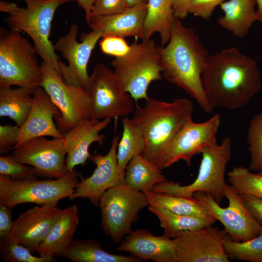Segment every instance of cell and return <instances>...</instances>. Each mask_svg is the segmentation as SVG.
<instances>
[{"instance_id":"cell-32","label":"cell","mask_w":262,"mask_h":262,"mask_svg":"<svg viewBox=\"0 0 262 262\" xmlns=\"http://www.w3.org/2000/svg\"><path fill=\"white\" fill-rule=\"evenodd\" d=\"M227 180L239 195L249 194L262 199V170L256 173L242 166L228 174Z\"/></svg>"},{"instance_id":"cell-19","label":"cell","mask_w":262,"mask_h":262,"mask_svg":"<svg viewBox=\"0 0 262 262\" xmlns=\"http://www.w3.org/2000/svg\"><path fill=\"white\" fill-rule=\"evenodd\" d=\"M61 112L49 95L41 86L34 89L33 102L29 115L20 127L19 138L12 150L26 141L36 137L50 136L63 138L53 118L60 116Z\"/></svg>"},{"instance_id":"cell-38","label":"cell","mask_w":262,"mask_h":262,"mask_svg":"<svg viewBox=\"0 0 262 262\" xmlns=\"http://www.w3.org/2000/svg\"><path fill=\"white\" fill-rule=\"evenodd\" d=\"M129 7L126 0H96L90 17L116 14L124 12Z\"/></svg>"},{"instance_id":"cell-23","label":"cell","mask_w":262,"mask_h":262,"mask_svg":"<svg viewBox=\"0 0 262 262\" xmlns=\"http://www.w3.org/2000/svg\"><path fill=\"white\" fill-rule=\"evenodd\" d=\"M79 223V210L76 205L62 209L48 234L40 245L37 252L41 256H59L73 240Z\"/></svg>"},{"instance_id":"cell-24","label":"cell","mask_w":262,"mask_h":262,"mask_svg":"<svg viewBox=\"0 0 262 262\" xmlns=\"http://www.w3.org/2000/svg\"><path fill=\"white\" fill-rule=\"evenodd\" d=\"M256 4L255 0H229L222 2L220 6L224 14L217 19L218 24L236 37H245L258 21Z\"/></svg>"},{"instance_id":"cell-26","label":"cell","mask_w":262,"mask_h":262,"mask_svg":"<svg viewBox=\"0 0 262 262\" xmlns=\"http://www.w3.org/2000/svg\"><path fill=\"white\" fill-rule=\"evenodd\" d=\"M74 262H141L132 256L109 253L100 243L94 240L73 239L69 246L59 255Z\"/></svg>"},{"instance_id":"cell-6","label":"cell","mask_w":262,"mask_h":262,"mask_svg":"<svg viewBox=\"0 0 262 262\" xmlns=\"http://www.w3.org/2000/svg\"><path fill=\"white\" fill-rule=\"evenodd\" d=\"M21 33L0 28V87L41 86L43 70L37 62L38 54Z\"/></svg>"},{"instance_id":"cell-22","label":"cell","mask_w":262,"mask_h":262,"mask_svg":"<svg viewBox=\"0 0 262 262\" xmlns=\"http://www.w3.org/2000/svg\"><path fill=\"white\" fill-rule=\"evenodd\" d=\"M147 11V2L141 3L120 13L91 16L86 21L91 29L101 30L102 37H133L143 40L145 37L144 23Z\"/></svg>"},{"instance_id":"cell-3","label":"cell","mask_w":262,"mask_h":262,"mask_svg":"<svg viewBox=\"0 0 262 262\" xmlns=\"http://www.w3.org/2000/svg\"><path fill=\"white\" fill-rule=\"evenodd\" d=\"M186 98L171 102L149 97L144 106L137 104L131 121L141 130L145 140L144 157L161 171L165 151L172 139L193 113Z\"/></svg>"},{"instance_id":"cell-8","label":"cell","mask_w":262,"mask_h":262,"mask_svg":"<svg viewBox=\"0 0 262 262\" xmlns=\"http://www.w3.org/2000/svg\"><path fill=\"white\" fill-rule=\"evenodd\" d=\"M80 176L75 169L52 180H40L34 176L15 180L0 174V204L11 208L26 203L57 206L60 200L69 197L74 193Z\"/></svg>"},{"instance_id":"cell-25","label":"cell","mask_w":262,"mask_h":262,"mask_svg":"<svg viewBox=\"0 0 262 262\" xmlns=\"http://www.w3.org/2000/svg\"><path fill=\"white\" fill-rule=\"evenodd\" d=\"M174 0H148L147 11L144 23V40L150 39L158 33L162 47L169 42L175 18L173 12Z\"/></svg>"},{"instance_id":"cell-10","label":"cell","mask_w":262,"mask_h":262,"mask_svg":"<svg viewBox=\"0 0 262 262\" xmlns=\"http://www.w3.org/2000/svg\"><path fill=\"white\" fill-rule=\"evenodd\" d=\"M43 80L41 85L61 112L54 119L63 134L81 121L91 118V106L88 92L80 86L65 83L62 78L47 63L42 62Z\"/></svg>"},{"instance_id":"cell-28","label":"cell","mask_w":262,"mask_h":262,"mask_svg":"<svg viewBox=\"0 0 262 262\" xmlns=\"http://www.w3.org/2000/svg\"><path fill=\"white\" fill-rule=\"evenodd\" d=\"M166 180L161 171L142 154L134 156L126 168L124 184L144 193L151 190L156 184Z\"/></svg>"},{"instance_id":"cell-13","label":"cell","mask_w":262,"mask_h":262,"mask_svg":"<svg viewBox=\"0 0 262 262\" xmlns=\"http://www.w3.org/2000/svg\"><path fill=\"white\" fill-rule=\"evenodd\" d=\"M224 196L228 206L223 208L209 195L196 192L193 195L209 213L224 226L231 240L236 242L248 241L262 232V226L251 216L244 206L241 196L230 184H227Z\"/></svg>"},{"instance_id":"cell-15","label":"cell","mask_w":262,"mask_h":262,"mask_svg":"<svg viewBox=\"0 0 262 262\" xmlns=\"http://www.w3.org/2000/svg\"><path fill=\"white\" fill-rule=\"evenodd\" d=\"M11 156L23 164L33 167L37 177L58 179L68 172L63 138H32L14 148Z\"/></svg>"},{"instance_id":"cell-33","label":"cell","mask_w":262,"mask_h":262,"mask_svg":"<svg viewBox=\"0 0 262 262\" xmlns=\"http://www.w3.org/2000/svg\"><path fill=\"white\" fill-rule=\"evenodd\" d=\"M224 246L229 258L250 262H262V232L245 242H236L229 236Z\"/></svg>"},{"instance_id":"cell-35","label":"cell","mask_w":262,"mask_h":262,"mask_svg":"<svg viewBox=\"0 0 262 262\" xmlns=\"http://www.w3.org/2000/svg\"><path fill=\"white\" fill-rule=\"evenodd\" d=\"M27 248L16 242L6 240L0 243L1 260L6 262H55L54 257L35 256Z\"/></svg>"},{"instance_id":"cell-14","label":"cell","mask_w":262,"mask_h":262,"mask_svg":"<svg viewBox=\"0 0 262 262\" xmlns=\"http://www.w3.org/2000/svg\"><path fill=\"white\" fill-rule=\"evenodd\" d=\"M220 121V115L217 113L201 123L194 122L192 118L187 120L168 146L163 160V169L181 160L191 166L195 155L201 154L205 147L217 143L216 135Z\"/></svg>"},{"instance_id":"cell-45","label":"cell","mask_w":262,"mask_h":262,"mask_svg":"<svg viewBox=\"0 0 262 262\" xmlns=\"http://www.w3.org/2000/svg\"><path fill=\"white\" fill-rule=\"evenodd\" d=\"M258 5V9L256 10L258 21L262 22V0H255Z\"/></svg>"},{"instance_id":"cell-44","label":"cell","mask_w":262,"mask_h":262,"mask_svg":"<svg viewBox=\"0 0 262 262\" xmlns=\"http://www.w3.org/2000/svg\"><path fill=\"white\" fill-rule=\"evenodd\" d=\"M96 0H76L80 7L82 8L85 13L86 20L88 19L90 16L92 7Z\"/></svg>"},{"instance_id":"cell-1","label":"cell","mask_w":262,"mask_h":262,"mask_svg":"<svg viewBox=\"0 0 262 262\" xmlns=\"http://www.w3.org/2000/svg\"><path fill=\"white\" fill-rule=\"evenodd\" d=\"M201 82L213 110L216 108L228 110L241 108L262 88L256 61L235 47L224 48L209 55Z\"/></svg>"},{"instance_id":"cell-17","label":"cell","mask_w":262,"mask_h":262,"mask_svg":"<svg viewBox=\"0 0 262 262\" xmlns=\"http://www.w3.org/2000/svg\"><path fill=\"white\" fill-rule=\"evenodd\" d=\"M119 141L118 135L114 134L110 148L107 154L95 153L89 160L96 165L93 174L87 178H82L74 193L69 198H88L91 203L98 206L100 199L109 189L124 184V177L119 170L117 160V148Z\"/></svg>"},{"instance_id":"cell-41","label":"cell","mask_w":262,"mask_h":262,"mask_svg":"<svg viewBox=\"0 0 262 262\" xmlns=\"http://www.w3.org/2000/svg\"><path fill=\"white\" fill-rule=\"evenodd\" d=\"M243 203L253 219L262 226V199L249 195H240Z\"/></svg>"},{"instance_id":"cell-5","label":"cell","mask_w":262,"mask_h":262,"mask_svg":"<svg viewBox=\"0 0 262 262\" xmlns=\"http://www.w3.org/2000/svg\"><path fill=\"white\" fill-rule=\"evenodd\" d=\"M201 154L197 176L192 183L181 185L179 182L166 180L156 184L151 191L188 198H192L196 192H202L220 204L225 197V172L231 155L230 137H226L220 144L205 147Z\"/></svg>"},{"instance_id":"cell-36","label":"cell","mask_w":262,"mask_h":262,"mask_svg":"<svg viewBox=\"0 0 262 262\" xmlns=\"http://www.w3.org/2000/svg\"><path fill=\"white\" fill-rule=\"evenodd\" d=\"M26 165L16 161L11 155H1L0 174L6 175L15 180H21L36 176L34 168Z\"/></svg>"},{"instance_id":"cell-37","label":"cell","mask_w":262,"mask_h":262,"mask_svg":"<svg viewBox=\"0 0 262 262\" xmlns=\"http://www.w3.org/2000/svg\"><path fill=\"white\" fill-rule=\"evenodd\" d=\"M99 46L101 51L115 57L125 55L130 49V45L124 38L115 35H106L102 37Z\"/></svg>"},{"instance_id":"cell-46","label":"cell","mask_w":262,"mask_h":262,"mask_svg":"<svg viewBox=\"0 0 262 262\" xmlns=\"http://www.w3.org/2000/svg\"><path fill=\"white\" fill-rule=\"evenodd\" d=\"M148 0H126L129 7H131L136 4L147 2Z\"/></svg>"},{"instance_id":"cell-20","label":"cell","mask_w":262,"mask_h":262,"mask_svg":"<svg viewBox=\"0 0 262 262\" xmlns=\"http://www.w3.org/2000/svg\"><path fill=\"white\" fill-rule=\"evenodd\" d=\"M117 248L140 260L154 262H177L176 243L165 234L156 236L144 229L132 230Z\"/></svg>"},{"instance_id":"cell-9","label":"cell","mask_w":262,"mask_h":262,"mask_svg":"<svg viewBox=\"0 0 262 262\" xmlns=\"http://www.w3.org/2000/svg\"><path fill=\"white\" fill-rule=\"evenodd\" d=\"M149 205L144 192L125 184L112 187L101 197V227L113 242L120 243L132 230V224L138 221L139 213Z\"/></svg>"},{"instance_id":"cell-34","label":"cell","mask_w":262,"mask_h":262,"mask_svg":"<svg viewBox=\"0 0 262 262\" xmlns=\"http://www.w3.org/2000/svg\"><path fill=\"white\" fill-rule=\"evenodd\" d=\"M246 140L250 155L249 169L262 170V111L254 115L248 127Z\"/></svg>"},{"instance_id":"cell-40","label":"cell","mask_w":262,"mask_h":262,"mask_svg":"<svg viewBox=\"0 0 262 262\" xmlns=\"http://www.w3.org/2000/svg\"><path fill=\"white\" fill-rule=\"evenodd\" d=\"M226 0H191L189 14L204 19L210 18L215 8Z\"/></svg>"},{"instance_id":"cell-43","label":"cell","mask_w":262,"mask_h":262,"mask_svg":"<svg viewBox=\"0 0 262 262\" xmlns=\"http://www.w3.org/2000/svg\"><path fill=\"white\" fill-rule=\"evenodd\" d=\"M191 0H174L173 12L175 17L184 19L188 15V7Z\"/></svg>"},{"instance_id":"cell-16","label":"cell","mask_w":262,"mask_h":262,"mask_svg":"<svg viewBox=\"0 0 262 262\" xmlns=\"http://www.w3.org/2000/svg\"><path fill=\"white\" fill-rule=\"evenodd\" d=\"M229 236L212 225L182 231L174 238L177 262H229L224 243Z\"/></svg>"},{"instance_id":"cell-4","label":"cell","mask_w":262,"mask_h":262,"mask_svg":"<svg viewBox=\"0 0 262 262\" xmlns=\"http://www.w3.org/2000/svg\"><path fill=\"white\" fill-rule=\"evenodd\" d=\"M26 7L14 2L0 1V12L8 15L4 22L13 30L27 34L33 42L38 55L61 77L60 57L49 39L55 12L63 4L76 0H24Z\"/></svg>"},{"instance_id":"cell-27","label":"cell","mask_w":262,"mask_h":262,"mask_svg":"<svg viewBox=\"0 0 262 262\" xmlns=\"http://www.w3.org/2000/svg\"><path fill=\"white\" fill-rule=\"evenodd\" d=\"M34 88L0 87V116L8 117L21 127L31 111Z\"/></svg>"},{"instance_id":"cell-7","label":"cell","mask_w":262,"mask_h":262,"mask_svg":"<svg viewBox=\"0 0 262 262\" xmlns=\"http://www.w3.org/2000/svg\"><path fill=\"white\" fill-rule=\"evenodd\" d=\"M124 56L111 62L114 72L124 92L136 102L147 99L149 84L163 79L158 47L153 39L143 40L130 45Z\"/></svg>"},{"instance_id":"cell-11","label":"cell","mask_w":262,"mask_h":262,"mask_svg":"<svg viewBox=\"0 0 262 262\" xmlns=\"http://www.w3.org/2000/svg\"><path fill=\"white\" fill-rule=\"evenodd\" d=\"M91 118L102 120L128 116L136 108L135 101L124 92L113 71L104 64L98 63L90 76Z\"/></svg>"},{"instance_id":"cell-30","label":"cell","mask_w":262,"mask_h":262,"mask_svg":"<svg viewBox=\"0 0 262 262\" xmlns=\"http://www.w3.org/2000/svg\"><path fill=\"white\" fill-rule=\"evenodd\" d=\"M123 132L117 148V160L120 174L124 177L126 167L135 156L143 154L145 140L141 129L128 116L123 117Z\"/></svg>"},{"instance_id":"cell-2","label":"cell","mask_w":262,"mask_h":262,"mask_svg":"<svg viewBox=\"0 0 262 262\" xmlns=\"http://www.w3.org/2000/svg\"><path fill=\"white\" fill-rule=\"evenodd\" d=\"M170 39L158 47L163 77L186 91L206 113L213 110L207 100L201 75L209 56L195 31L175 17Z\"/></svg>"},{"instance_id":"cell-42","label":"cell","mask_w":262,"mask_h":262,"mask_svg":"<svg viewBox=\"0 0 262 262\" xmlns=\"http://www.w3.org/2000/svg\"><path fill=\"white\" fill-rule=\"evenodd\" d=\"M11 209L8 206L0 204V243L8 239L12 228Z\"/></svg>"},{"instance_id":"cell-39","label":"cell","mask_w":262,"mask_h":262,"mask_svg":"<svg viewBox=\"0 0 262 262\" xmlns=\"http://www.w3.org/2000/svg\"><path fill=\"white\" fill-rule=\"evenodd\" d=\"M20 127L17 125H0V154L7 155L17 142Z\"/></svg>"},{"instance_id":"cell-29","label":"cell","mask_w":262,"mask_h":262,"mask_svg":"<svg viewBox=\"0 0 262 262\" xmlns=\"http://www.w3.org/2000/svg\"><path fill=\"white\" fill-rule=\"evenodd\" d=\"M148 210L156 216L163 228L164 234L174 238L180 232L193 230L213 224L214 217L200 218L176 214L166 209L148 205Z\"/></svg>"},{"instance_id":"cell-18","label":"cell","mask_w":262,"mask_h":262,"mask_svg":"<svg viewBox=\"0 0 262 262\" xmlns=\"http://www.w3.org/2000/svg\"><path fill=\"white\" fill-rule=\"evenodd\" d=\"M62 211L49 204L27 210L13 221L8 240L25 246L33 253L37 252Z\"/></svg>"},{"instance_id":"cell-12","label":"cell","mask_w":262,"mask_h":262,"mask_svg":"<svg viewBox=\"0 0 262 262\" xmlns=\"http://www.w3.org/2000/svg\"><path fill=\"white\" fill-rule=\"evenodd\" d=\"M78 27L77 24L71 25L68 33L60 37L54 45L56 51L60 52L68 65L60 61L61 76L66 84L80 86L87 91L90 76L87 66L92 52L97 42L102 38L101 30H92L89 33H82L81 42L77 40Z\"/></svg>"},{"instance_id":"cell-31","label":"cell","mask_w":262,"mask_h":262,"mask_svg":"<svg viewBox=\"0 0 262 262\" xmlns=\"http://www.w3.org/2000/svg\"><path fill=\"white\" fill-rule=\"evenodd\" d=\"M149 205L166 209L178 214L200 218H212L207 209L194 197L188 198L158 193L144 192Z\"/></svg>"},{"instance_id":"cell-21","label":"cell","mask_w":262,"mask_h":262,"mask_svg":"<svg viewBox=\"0 0 262 262\" xmlns=\"http://www.w3.org/2000/svg\"><path fill=\"white\" fill-rule=\"evenodd\" d=\"M112 119H88L63 134V140L66 151V165L67 171L77 165H84L91 156L90 145L95 142L103 145L105 135L99 132L111 122Z\"/></svg>"}]
</instances>
